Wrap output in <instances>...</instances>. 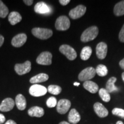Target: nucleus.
I'll return each mask as SVG.
<instances>
[{
    "instance_id": "1",
    "label": "nucleus",
    "mask_w": 124,
    "mask_h": 124,
    "mask_svg": "<svg viewBox=\"0 0 124 124\" xmlns=\"http://www.w3.org/2000/svg\"><path fill=\"white\" fill-rule=\"evenodd\" d=\"M98 33L99 30L98 27L96 26H92L88 28L82 33L80 37V40L84 43L92 41L97 38Z\"/></svg>"
},
{
    "instance_id": "2",
    "label": "nucleus",
    "mask_w": 124,
    "mask_h": 124,
    "mask_svg": "<svg viewBox=\"0 0 124 124\" xmlns=\"http://www.w3.org/2000/svg\"><path fill=\"white\" fill-rule=\"evenodd\" d=\"M32 33L36 38L41 40H46L50 38L53 35L51 29L42 28H34L32 29Z\"/></svg>"
},
{
    "instance_id": "3",
    "label": "nucleus",
    "mask_w": 124,
    "mask_h": 124,
    "mask_svg": "<svg viewBox=\"0 0 124 124\" xmlns=\"http://www.w3.org/2000/svg\"><path fill=\"white\" fill-rule=\"evenodd\" d=\"M55 25L58 31H66L70 27V21L66 16H61L56 19Z\"/></svg>"
},
{
    "instance_id": "4",
    "label": "nucleus",
    "mask_w": 124,
    "mask_h": 124,
    "mask_svg": "<svg viewBox=\"0 0 124 124\" xmlns=\"http://www.w3.org/2000/svg\"><path fill=\"white\" fill-rule=\"evenodd\" d=\"M59 51L70 60H75L77 57V54L75 49L69 45H62L59 47Z\"/></svg>"
},
{
    "instance_id": "5",
    "label": "nucleus",
    "mask_w": 124,
    "mask_h": 124,
    "mask_svg": "<svg viewBox=\"0 0 124 124\" xmlns=\"http://www.w3.org/2000/svg\"><path fill=\"white\" fill-rule=\"evenodd\" d=\"M95 69L92 67H89L83 70L80 72L78 75V79L80 81H87L95 77Z\"/></svg>"
},
{
    "instance_id": "6",
    "label": "nucleus",
    "mask_w": 124,
    "mask_h": 124,
    "mask_svg": "<svg viewBox=\"0 0 124 124\" xmlns=\"http://www.w3.org/2000/svg\"><path fill=\"white\" fill-rule=\"evenodd\" d=\"M29 94L33 97H39L44 95L47 92L46 87L38 84H35L31 86L29 90Z\"/></svg>"
},
{
    "instance_id": "7",
    "label": "nucleus",
    "mask_w": 124,
    "mask_h": 124,
    "mask_svg": "<svg viewBox=\"0 0 124 124\" xmlns=\"http://www.w3.org/2000/svg\"><path fill=\"white\" fill-rule=\"evenodd\" d=\"M52 55L49 52L45 51L41 52L36 59L37 63L40 65L48 66L52 64Z\"/></svg>"
},
{
    "instance_id": "8",
    "label": "nucleus",
    "mask_w": 124,
    "mask_h": 124,
    "mask_svg": "<svg viewBox=\"0 0 124 124\" xmlns=\"http://www.w3.org/2000/svg\"><path fill=\"white\" fill-rule=\"evenodd\" d=\"M15 70L19 75H23L29 72L31 70V63L27 60L24 63L16 64L15 66Z\"/></svg>"
},
{
    "instance_id": "9",
    "label": "nucleus",
    "mask_w": 124,
    "mask_h": 124,
    "mask_svg": "<svg viewBox=\"0 0 124 124\" xmlns=\"http://www.w3.org/2000/svg\"><path fill=\"white\" fill-rule=\"evenodd\" d=\"M86 12V7L82 5L77 6L75 8L71 9L69 12V16L72 19H78L85 15Z\"/></svg>"
},
{
    "instance_id": "10",
    "label": "nucleus",
    "mask_w": 124,
    "mask_h": 124,
    "mask_svg": "<svg viewBox=\"0 0 124 124\" xmlns=\"http://www.w3.org/2000/svg\"><path fill=\"white\" fill-rule=\"evenodd\" d=\"M71 105V102L66 99H62L58 102L56 105L57 111L60 114H64L69 110Z\"/></svg>"
},
{
    "instance_id": "11",
    "label": "nucleus",
    "mask_w": 124,
    "mask_h": 124,
    "mask_svg": "<svg viewBox=\"0 0 124 124\" xmlns=\"http://www.w3.org/2000/svg\"><path fill=\"white\" fill-rule=\"evenodd\" d=\"M15 105V102L11 98L4 99L0 105V111L2 112H8L12 110Z\"/></svg>"
},
{
    "instance_id": "12",
    "label": "nucleus",
    "mask_w": 124,
    "mask_h": 124,
    "mask_svg": "<svg viewBox=\"0 0 124 124\" xmlns=\"http://www.w3.org/2000/svg\"><path fill=\"white\" fill-rule=\"evenodd\" d=\"M27 36L25 33H20L13 37L12 40V45L16 48L22 46L26 43Z\"/></svg>"
},
{
    "instance_id": "13",
    "label": "nucleus",
    "mask_w": 124,
    "mask_h": 124,
    "mask_svg": "<svg viewBox=\"0 0 124 124\" xmlns=\"http://www.w3.org/2000/svg\"><path fill=\"white\" fill-rule=\"evenodd\" d=\"M108 52V46L104 42H101L96 46V55L100 59L106 58Z\"/></svg>"
},
{
    "instance_id": "14",
    "label": "nucleus",
    "mask_w": 124,
    "mask_h": 124,
    "mask_svg": "<svg viewBox=\"0 0 124 124\" xmlns=\"http://www.w3.org/2000/svg\"><path fill=\"white\" fill-rule=\"evenodd\" d=\"M94 110L99 117H106L108 114V109L100 102H96L95 103H94Z\"/></svg>"
},
{
    "instance_id": "15",
    "label": "nucleus",
    "mask_w": 124,
    "mask_h": 124,
    "mask_svg": "<svg viewBox=\"0 0 124 124\" xmlns=\"http://www.w3.org/2000/svg\"><path fill=\"white\" fill-rule=\"evenodd\" d=\"M34 10L36 13L41 14H48L51 12L50 8L46 3L44 2H39L35 5Z\"/></svg>"
},
{
    "instance_id": "16",
    "label": "nucleus",
    "mask_w": 124,
    "mask_h": 124,
    "mask_svg": "<svg viewBox=\"0 0 124 124\" xmlns=\"http://www.w3.org/2000/svg\"><path fill=\"white\" fill-rule=\"evenodd\" d=\"M28 113L31 117L40 118L44 116V110L41 107L33 106L29 108L28 111Z\"/></svg>"
},
{
    "instance_id": "17",
    "label": "nucleus",
    "mask_w": 124,
    "mask_h": 124,
    "mask_svg": "<svg viewBox=\"0 0 124 124\" xmlns=\"http://www.w3.org/2000/svg\"><path fill=\"white\" fill-rule=\"evenodd\" d=\"M15 104L20 110H24L27 107V101L23 94H19L16 97Z\"/></svg>"
},
{
    "instance_id": "18",
    "label": "nucleus",
    "mask_w": 124,
    "mask_h": 124,
    "mask_svg": "<svg viewBox=\"0 0 124 124\" xmlns=\"http://www.w3.org/2000/svg\"><path fill=\"white\" fill-rule=\"evenodd\" d=\"M80 119H81V117L77 110L75 108L71 109L68 116V120L70 124H77L80 121Z\"/></svg>"
},
{
    "instance_id": "19",
    "label": "nucleus",
    "mask_w": 124,
    "mask_h": 124,
    "mask_svg": "<svg viewBox=\"0 0 124 124\" xmlns=\"http://www.w3.org/2000/svg\"><path fill=\"white\" fill-rule=\"evenodd\" d=\"M83 87L85 89L93 94L96 93L99 90V87L97 83L90 80L85 81L83 83Z\"/></svg>"
},
{
    "instance_id": "20",
    "label": "nucleus",
    "mask_w": 124,
    "mask_h": 124,
    "mask_svg": "<svg viewBox=\"0 0 124 124\" xmlns=\"http://www.w3.org/2000/svg\"><path fill=\"white\" fill-rule=\"evenodd\" d=\"M49 76L47 74L44 73H40L32 77L30 79V83L33 84H37L39 83L46 82L48 79Z\"/></svg>"
},
{
    "instance_id": "21",
    "label": "nucleus",
    "mask_w": 124,
    "mask_h": 124,
    "mask_svg": "<svg viewBox=\"0 0 124 124\" xmlns=\"http://www.w3.org/2000/svg\"><path fill=\"white\" fill-rule=\"evenodd\" d=\"M22 20V17L19 13L17 12H12L9 13L8 20L12 25H15L20 23Z\"/></svg>"
},
{
    "instance_id": "22",
    "label": "nucleus",
    "mask_w": 124,
    "mask_h": 124,
    "mask_svg": "<svg viewBox=\"0 0 124 124\" xmlns=\"http://www.w3.org/2000/svg\"><path fill=\"white\" fill-rule=\"evenodd\" d=\"M117 81L116 77H111L107 82L106 85V90L108 93H112L114 91L118 90V88L115 86V83Z\"/></svg>"
},
{
    "instance_id": "23",
    "label": "nucleus",
    "mask_w": 124,
    "mask_h": 124,
    "mask_svg": "<svg viewBox=\"0 0 124 124\" xmlns=\"http://www.w3.org/2000/svg\"><path fill=\"white\" fill-rule=\"evenodd\" d=\"M114 14L116 16L124 15V0L116 4L114 8Z\"/></svg>"
},
{
    "instance_id": "24",
    "label": "nucleus",
    "mask_w": 124,
    "mask_h": 124,
    "mask_svg": "<svg viewBox=\"0 0 124 124\" xmlns=\"http://www.w3.org/2000/svg\"><path fill=\"white\" fill-rule=\"evenodd\" d=\"M91 54H92V49L90 46H85L80 52V58L83 60H87L90 58Z\"/></svg>"
},
{
    "instance_id": "25",
    "label": "nucleus",
    "mask_w": 124,
    "mask_h": 124,
    "mask_svg": "<svg viewBox=\"0 0 124 124\" xmlns=\"http://www.w3.org/2000/svg\"><path fill=\"white\" fill-rule=\"evenodd\" d=\"M99 95L101 98L102 100L105 102H108L110 101L111 97L110 93L105 89L102 88V89L99 90Z\"/></svg>"
},
{
    "instance_id": "26",
    "label": "nucleus",
    "mask_w": 124,
    "mask_h": 124,
    "mask_svg": "<svg viewBox=\"0 0 124 124\" xmlns=\"http://www.w3.org/2000/svg\"><path fill=\"white\" fill-rule=\"evenodd\" d=\"M95 71L96 74H97V75L100 77H105L108 74V72L107 67L103 64H100L97 66Z\"/></svg>"
},
{
    "instance_id": "27",
    "label": "nucleus",
    "mask_w": 124,
    "mask_h": 124,
    "mask_svg": "<svg viewBox=\"0 0 124 124\" xmlns=\"http://www.w3.org/2000/svg\"><path fill=\"white\" fill-rule=\"evenodd\" d=\"M9 14V9L4 4L2 1L0 0V17L5 18Z\"/></svg>"
},
{
    "instance_id": "28",
    "label": "nucleus",
    "mask_w": 124,
    "mask_h": 124,
    "mask_svg": "<svg viewBox=\"0 0 124 124\" xmlns=\"http://www.w3.org/2000/svg\"><path fill=\"white\" fill-rule=\"evenodd\" d=\"M47 91L53 95H58L62 91V88L57 85H50L48 87Z\"/></svg>"
},
{
    "instance_id": "29",
    "label": "nucleus",
    "mask_w": 124,
    "mask_h": 124,
    "mask_svg": "<svg viewBox=\"0 0 124 124\" xmlns=\"http://www.w3.org/2000/svg\"><path fill=\"white\" fill-rule=\"evenodd\" d=\"M57 100L56 98L54 97H51L48 99L46 102V105L47 107L49 108H52L55 107L57 105Z\"/></svg>"
},
{
    "instance_id": "30",
    "label": "nucleus",
    "mask_w": 124,
    "mask_h": 124,
    "mask_svg": "<svg viewBox=\"0 0 124 124\" xmlns=\"http://www.w3.org/2000/svg\"><path fill=\"white\" fill-rule=\"evenodd\" d=\"M113 115L118 116L122 119H124V110L120 108H114L112 110Z\"/></svg>"
},
{
    "instance_id": "31",
    "label": "nucleus",
    "mask_w": 124,
    "mask_h": 124,
    "mask_svg": "<svg viewBox=\"0 0 124 124\" xmlns=\"http://www.w3.org/2000/svg\"><path fill=\"white\" fill-rule=\"evenodd\" d=\"M119 39L121 42L124 43V24L119 33Z\"/></svg>"
},
{
    "instance_id": "32",
    "label": "nucleus",
    "mask_w": 124,
    "mask_h": 124,
    "mask_svg": "<svg viewBox=\"0 0 124 124\" xmlns=\"http://www.w3.org/2000/svg\"><path fill=\"white\" fill-rule=\"evenodd\" d=\"M70 2V0H60L59 1V3L63 6H66Z\"/></svg>"
},
{
    "instance_id": "33",
    "label": "nucleus",
    "mask_w": 124,
    "mask_h": 124,
    "mask_svg": "<svg viewBox=\"0 0 124 124\" xmlns=\"http://www.w3.org/2000/svg\"><path fill=\"white\" fill-rule=\"evenodd\" d=\"M5 117L2 114L0 113V124H4L5 122Z\"/></svg>"
},
{
    "instance_id": "34",
    "label": "nucleus",
    "mask_w": 124,
    "mask_h": 124,
    "mask_svg": "<svg viewBox=\"0 0 124 124\" xmlns=\"http://www.w3.org/2000/svg\"><path fill=\"white\" fill-rule=\"evenodd\" d=\"M23 2L27 5L31 6V5H32V4H33V1H32V0H24Z\"/></svg>"
},
{
    "instance_id": "35",
    "label": "nucleus",
    "mask_w": 124,
    "mask_h": 124,
    "mask_svg": "<svg viewBox=\"0 0 124 124\" xmlns=\"http://www.w3.org/2000/svg\"><path fill=\"white\" fill-rule=\"evenodd\" d=\"M119 65H120L121 68L124 70V58L120 62V63H119Z\"/></svg>"
},
{
    "instance_id": "36",
    "label": "nucleus",
    "mask_w": 124,
    "mask_h": 124,
    "mask_svg": "<svg viewBox=\"0 0 124 124\" xmlns=\"http://www.w3.org/2000/svg\"><path fill=\"white\" fill-rule=\"evenodd\" d=\"M4 42V38L3 36L0 35V47L2 46L3 43Z\"/></svg>"
},
{
    "instance_id": "37",
    "label": "nucleus",
    "mask_w": 124,
    "mask_h": 124,
    "mask_svg": "<svg viewBox=\"0 0 124 124\" xmlns=\"http://www.w3.org/2000/svg\"><path fill=\"white\" fill-rule=\"evenodd\" d=\"M4 124H16V122L15 121L12 120H9L8 121H7Z\"/></svg>"
},
{
    "instance_id": "38",
    "label": "nucleus",
    "mask_w": 124,
    "mask_h": 124,
    "mask_svg": "<svg viewBox=\"0 0 124 124\" xmlns=\"http://www.w3.org/2000/svg\"><path fill=\"white\" fill-rule=\"evenodd\" d=\"M59 124H70L69 122H66V121H62L60 122Z\"/></svg>"
},
{
    "instance_id": "39",
    "label": "nucleus",
    "mask_w": 124,
    "mask_h": 124,
    "mask_svg": "<svg viewBox=\"0 0 124 124\" xmlns=\"http://www.w3.org/2000/svg\"><path fill=\"white\" fill-rule=\"evenodd\" d=\"M74 86H79L80 85V83H78V82H75V83H74Z\"/></svg>"
},
{
    "instance_id": "40",
    "label": "nucleus",
    "mask_w": 124,
    "mask_h": 124,
    "mask_svg": "<svg viewBox=\"0 0 124 124\" xmlns=\"http://www.w3.org/2000/svg\"><path fill=\"white\" fill-rule=\"evenodd\" d=\"M116 124H124V123L122 121H118L117 122Z\"/></svg>"
},
{
    "instance_id": "41",
    "label": "nucleus",
    "mask_w": 124,
    "mask_h": 124,
    "mask_svg": "<svg viewBox=\"0 0 124 124\" xmlns=\"http://www.w3.org/2000/svg\"><path fill=\"white\" fill-rule=\"evenodd\" d=\"M122 80H123V81L124 82V72L122 74Z\"/></svg>"
}]
</instances>
